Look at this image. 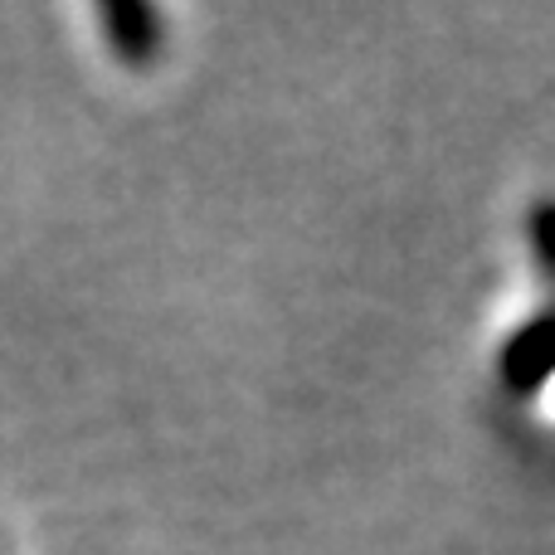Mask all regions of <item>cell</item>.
Listing matches in <instances>:
<instances>
[{
  "label": "cell",
  "instance_id": "cell-2",
  "mask_svg": "<svg viewBox=\"0 0 555 555\" xmlns=\"http://www.w3.org/2000/svg\"><path fill=\"white\" fill-rule=\"evenodd\" d=\"M98 25H103V39L127 68H146L162 59L166 49V20L156 5H142V0H107L98 5Z\"/></svg>",
  "mask_w": 555,
  "mask_h": 555
},
{
  "label": "cell",
  "instance_id": "cell-3",
  "mask_svg": "<svg viewBox=\"0 0 555 555\" xmlns=\"http://www.w3.org/2000/svg\"><path fill=\"white\" fill-rule=\"evenodd\" d=\"M527 230H531V249H537V259L546 263V269H555V201H541L537 210H531Z\"/></svg>",
  "mask_w": 555,
  "mask_h": 555
},
{
  "label": "cell",
  "instance_id": "cell-1",
  "mask_svg": "<svg viewBox=\"0 0 555 555\" xmlns=\"http://www.w3.org/2000/svg\"><path fill=\"white\" fill-rule=\"evenodd\" d=\"M498 375L512 395H521V400L555 385V312L531 317L527 326L512 332V341L502 346Z\"/></svg>",
  "mask_w": 555,
  "mask_h": 555
}]
</instances>
